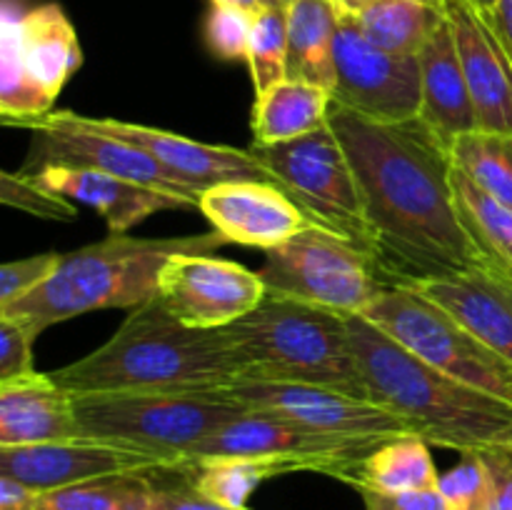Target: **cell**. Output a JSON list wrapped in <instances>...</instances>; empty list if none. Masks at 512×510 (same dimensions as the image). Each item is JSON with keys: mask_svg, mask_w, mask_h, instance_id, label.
I'll return each mask as SVG.
<instances>
[{"mask_svg": "<svg viewBox=\"0 0 512 510\" xmlns=\"http://www.w3.org/2000/svg\"><path fill=\"white\" fill-rule=\"evenodd\" d=\"M288 13V78L320 85L333 93L335 38L340 15L330 0H290Z\"/></svg>", "mask_w": 512, "mask_h": 510, "instance_id": "25", "label": "cell"}, {"mask_svg": "<svg viewBox=\"0 0 512 510\" xmlns=\"http://www.w3.org/2000/svg\"><path fill=\"white\" fill-rule=\"evenodd\" d=\"M418 63L420 85H423L418 118L448 145H453L460 135L478 130L473 98H470L448 15L423 45Z\"/></svg>", "mask_w": 512, "mask_h": 510, "instance_id": "23", "label": "cell"}, {"mask_svg": "<svg viewBox=\"0 0 512 510\" xmlns=\"http://www.w3.org/2000/svg\"><path fill=\"white\" fill-rule=\"evenodd\" d=\"M13 128H28L35 133L30 160L23 170L40 168V165H70V168H90L130 183L148 185V188L170 193L175 198L188 200L198 208L200 195L193 185L185 183L180 175L165 168L163 163L145 153L143 148L123 143L110 135H100L95 130L73 123L65 110H50L48 115L28 118L15 123Z\"/></svg>", "mask_w": 512, "mask_h": 510, "instance_id": "14", "label": "cell"}, {"mask_svg": "<svg viewBox=\"0 0 512 510\" xmlns=\"http://www.w3.org/2000/svg\"><path fill=\"white\" fill-rule=\"evenodd\" d=\"M355 20L378 48L400 58H418L445 20V8L430 0H375Z\"/></svg>", "mask_w": 512, "mask_h": 510, "instance_id": "27", "label": "cell"}, {"mask_svg": "<svg viewBox=\"0 0 512 510\" xmlns=\"http://www.w3.org/2000/svg\"><path fill=\"white\" fill-rule=\"evenodd\" d=\"M198 210L228 243L263 250L288 243L315 223L288 193L263 180L213 185L200 195Z\"/></svg>", "mask_w": 512, "mask_h": 510, "instance_id": "18", "label": "cell"}, {"mask_svg": "<svg viewBox=\"0 0 512 510\" xmlns=\"http://www.w3.org/2000/svg\"><path fill=\"white\" fill-rule=\"evenodd\" d=\"M123 473H168L160 460L138 450L90 438L38 445H0V475L20 480L40 493Z\"/></svg>", "mask_w": 512, "mask_h": 510, "instance_id": "17", "label": "cell"}, {"mask_svg": "<svg viewBox=\"0 0 512 510\" xmlns=\"http://www.w3.org/2000/svg\"><path fill=\"white\" fill-rule=\"evenodd\" d=\"M255 95L265 93L288 78V13L278 5H265L255 13L250 30L248 58Z\"/></svg>", "mask_w": 512, "mask_h": 510, "instance_id": "32", "label": "cell"}, {"mask_svg": "<svg viewBox=\"0 0 512 510\" xmlns=\"http://www.w3.org/2000/svg\"><path fill=\"white\" fill-rule=\"evenodd\" d=\"M50 375L73 395H225L248 363L225 328H188L155 295L130 310L108 343Z\"/></svg>", "mask_w": 512, "mask_h": 510, "instance_id": "2", "label": "cell"}, {"mask_svg": "<svg viewBox=\"0 0 512 510\" xmlns=\"http://www.w3.org/2000/svg\"><path fill=\"white\" fill-rule=\"evenodd\" d=\"M38 178L45 188L75 198L90 205L108 225L110 235H125L130 228L148 220L160 210H188L193 205L170 193L148 188V185L130 183L115 175L100 173L90 168H70V165H40L25 170Z\"/></svg>", "mask_w": 512, "mask_h": 510, "instance_id": "21", "label": "cell"}, {"mask_svg": "<svg viewBox=\"0 0 512 510\" xmlns=\"http://www.w3.org/2000/svg\"><path fill=\"white\" fill-rule=\"evenodd\" d=\"M328 125L353 165L370 253L390 288L485 263L460 223L450 145L423 120L378 123L333 103Z\"/></svg>", "mask_w": 512, "mask_h": 510, "instance_id": "1", "label": "cell"}, {"mask_svg": "<svg viewBox=\"0 0 512 510\" xmlns=\"http://www.w3.org/2000/svg\"><path fill=\"white\" fill-rule=\"evenodd\" d=\"M40 333L33 320L0 315V383L33 373V343Z\"/></svg>", "mask_w": 512, "mask_h": 510, "instance_id": "36", "label": "cell"}, {"mask_svg": "<svg viewBox=\"0 0 512 510\" xmlns=\"http://www.w3.org/2000/svg\"><path fill=\"white\" fill-rule=\"evenodd\" d=\"M333 93L303 80H280L265 93L255 95L253 143L278 145L298 140L328 125Z\"/></svg>", "mask_w": 512, "mask_h": 510, "instance_id": "24", "label": "cell"}, {"mask_svg": "<svg viewBox=\"0 0 512 510\" xmlns=\"http://www.w3.org/2000/svg\"><path fill=\"white\" fill-rule=\"evenodd\" d=\"M460 3L473 5V8L480 10V13H490V10L495 8V3H498V0H460Z\"/></svg>", "mask_w": 512, "mask_h": 510, "instance_id": "45", "label": "cell"}, {"mask_svg": "<svg viewBox=\"0 0 512 510\" xmlns=\"http://www.w3.org/2000/svg\"><path fill=\"white\" fill-rule=\"evenodd\" d=\"M78 435L73 393L50 373L18 375L0 383V445H38Z\"/></svg>", "mask_w": 512, "mask_h": 510, "instance_id": "22", "label": "cell"}, {"mask_svg": "<svg viewBox=\"0 0 512 510\" xmlns=\"http://www.w3.org/2000/svg\"><path fill=\"white\" fill-rule=\"evenodd\" d=\"M258 273L268 295L335 310L345 318L363 315L390 288L368 250L318 223L265 250Z\"/></svg>", "mask_w": 512, "mask_h": 510, "instance_id": "8", "label": "cell"}, {"mask_svg": "<svg viewBox=\"0 0 512 510\" xmlns=\"http://www.w3.org/2000/svg\"><path fill=\"white\" fill-rule=\"evenodd\" d=\"M453 165L512 210V133L473 130L450 145Z\"/></svg>", "mask_w": 512, "mask_h": 510, "instance_id": "31", "label": "cell"}, {"mask_svg": "<svg viewBox=\"0 0 512 510\" xmlns=\"http://www.w3.org/2000/svg\"><path fill=\"white\" fill-rule=\"evenodd\" d=\"M73 123L83 128L95 130L100 135H110L123 143L143 148L153 155L158 163L173 170L175 175L193 185L198 193L220 183H235V180H263L275 183L263 163H258L248 148H228V145H210L200 140H190L185 135L168 133V130L150 128V125L123 123L115 118H98V115H80L73 110H65Z\"/></svg>", "mask_w": 512, "mask_h": 510, "instance_id": "16", "label": "cell"}, {"mask_svg": "<svg viewBox=\"0 0 512 510\" xmlns=\"http://www.w3.org/2000/svg\"><path fill=\"white\" fill-rule=\"evenodd\" d=\"M248 363L245 378L308 383L370 398L355 360L348 318L335 310L265 295L225 328Z\"/></svg>", "mask_w": 512, "mask_h": 510, "instance_id": "5", "label": "cell"}, {"mask_svg": "<svg viewBox=\"0 0 512 510\" xmlns=\"http://www.w3.org/2000/svg\"><path fill=\"white\" fill-rule=\"evenodd\" d=\"M453 190L460 223L485 263L512 273V210L480 190L458 168L453 170Z\"/></svg>", "mask_w": 512, "mask_h": 510, "instance_id": "29", "label": "cell"}, {"mask_svg": "<svg viewBox=\"0 0 512 510\" xmlns=\"http://www.w3.org/2000/svg\"><path fill=\"white\" fill-rule=\"evenodd\" d=\"M268 295L255 270L215 255H173L158 278V298L188 328L220 330L233 325Z\"/></svg>", "mask_w": 512, "mask_h": 510, "instance_id": "15", "label": "cell"}, {"mask_svg": "<svg viewBox=\"0 0 512 510\" xmlns=\"http://www.w3.org/2000/svg\"><path fill=\"white\" fill-rule=\"evenodd\" d=\"M155 473H123L40 495L38 510H150Z\"/></svg>", "mask_w": 512, "mask_h": 510, "instance_id": "30", "label": "cell"}, {"mask_svg": "<svg viewBox=\"0 0 512 510\" xmlns=\"http://www.w3.org/2000/svg\"><path fill=\"white\" fill-rule=\"evenodd\" d=\"M40 490L0 475V510H38L40 508Z\"/></svg>", "mask_w": 512, "mask_h": 510, "instance_id": "41", "label": "cell"}, {"mask_svg": "<svg viewBox=\"0 0 512 510\" xmlns=\"http://www.w3.org/2000/svg\"><path fill=\"white\" fill-rule=\"evenodd\" d=\"M180 473L188 488L225 508H248V500L265 480L295 473L288 463L273 458H208L185 465Z\"/></svg>", "mask_w": 512, "mask_h": 510, "instance_id": "28", "label": "cell"}, {"mask_svg": "<svg viewBox=\"0 0 512 510\" xmlns=\"http://www.w3.org/2000/svg\"><path fill=\"white\" fill-rule=\"evenodd\" d=\"M438 480L430 443L420 435H400L375 445L350 475L348 485L373 493H410L438 488Z\"/></svg>", "mask_w": 512, "mask_h": 510, "instance_id": "26", "label": "cell"}, {"mask_svg": "<svg viewBox=\"0 0 512 510\" xmlns=\"http://www.w3.org/2000/svg\"><path fill=\"white\" fill-rule=\"evenodd\" d=\"M365 510H450L438 488L410 490V493H373L358 490Z\"/></svg>", "mask_w": 512, "mask_h": 510, "instance_id": "38", "label": "cell"}, {"mask_svg": "<svg viewBox=\"0 0 512 510\" xmlns=\"http://www.w3.org/2000/svg\"><path fill=\"white\" fill-rule=\"evenodd\" d=\"M80 65L78 33L58 3L23 8L18 0H3L0 118L5 125L48 115Z\"/></svg>", "mask_w": 512, "mask_h": 510, "instance_id": "7", "label": "cell"}, {"mask_svg": "<svg viewBox=\"0 0 512 510\" xmlns=\"http://www.w3.org/2000/svg\"><path fill=\"white\" fill-rule=\"evenodd\" d=\"M330 3H333L335 13H338L340 18H358V15L363 13L365 8H370L375 0H330Z\"/></svg>", "mask_w": 512, "mask_h": 510, "instance_id": "43", "label": "cell"}, {"mask_svg": "<svg viewBox=\"0 0 512 510\" xmlns=\"http://www.w3.org/2000/svg\"><path fill=\"white\" fill-rule=\"evenodd\" d=\"M225 395L248 410L278 415L305 428L345 438L390 440L415 435V430L385 405L323 385L240 378L225 390Z\"/></svg>", "mask_w": 512, "mask_h": 510, "instance_id": "12", "label": "cell"}, {"mask_svg": "<svg viewBox=\"0 0 512 510\" xmlns=\"http://www.w3.org/2000/svg\"><path fill=\"white\" fill-rule=\"evenodd\" d=\"M423 85L418 58L378 48L355 18H340L335 38L333 103L378 123L418 118Z\"/></svg>", "mask_w": 512, "mask_h": 510, "instance_id": "13", "label": "cell"}, {"mask_svg": "<svg viewBox=\"0 0 512 510\" xmlns=\"http://www.w3.org/2000/svg\"><path fill=\"white\" fill-rule=\"evenodd\" d=\"M150 510H238V508H225V505L213 503V500L203 498V495H198L195 490H190L188 485H185V488H160V485H155ZM240 510H250V508H240Z\"/></svg>", "mask_w": 512, "mask_h": 510, "instance_id": "40", "label": "cell"}, {"mask_svg": "<svg viewBox=\"0 0 512 510\" xmlns=\"http://www.w3.org/2000/svg\"><path fill=\"white\" fill-rule=\"evenodd\" d=\"M355 360L370 400L405 420L438 448L473 450L512 445V403L440 373L363 315L348 318Z\"/></svg>", "mask_w": 512, "mask_h": 510, "instance_id": "3", "label": "cell"}, {"mask_svg": "<svg viewBox=\"0 0 512 510\" xmlns=\"http://www.w3.org/2000/svg\"><path fill=\"white\" fill-rule=\"evenodd\" d=\"M80 438L120 445L183 470L185 455L245 410L228 395L95 393L73 395Z\"/></svg>", "mask_w": 512, "mask_h": 510, "instance_id": "6", "label": "cell"}, {"mask_svg": "<svg viewBox=\"0 0 512 510\" xmlns=\"http://www.w3.org/2000/svg\"><path fill=\"white\" fill-rule=\"evenodd\" d=\"M380 443L383 440L345 438L278 415L245 410L193 445L185 455V465L208 458H273L288 463L295 473L313 470L348 483L365 455Z\"/></svg>", "mask_w": 512, "mask_h": 510, "instance_id": "11", "label": "cell"}, {"mask_svg": "<svg viewBox=\"0 0 512 510\" xmlns=\"http://www.w3.org/2000/svg\"><path fill=\"white\" fill-rule=\"evenodd\" d=\"M493 478L490 510H512V445H493L480 450Z\"/></svg>", "mask_w": 512, "mask_h": 510, "instance_id": "39", "label": "cell"}, {"mask_svg": "<svg viewBox=\"0 0 512 510\" xmlns=\"http://www.w3.org/2000/svg\"><path fill=\"white\" fill-rule=\"evenodd\" d=\"M428 295L455 315L488 348L512 365V273L490 263L470 265L443 278L403 285Z\"/></svg>", "mask_w": 512, "mask_h": 510, "instance_id": "20", "label": "cell"}, {"mask_svg": "<svg viewBox=\"0 0 512 510\" xmlns=\"http://www.w3.org/2000/svg\"><path fill=\"white\" fill-rule=\"evenodd\" d=\"M438 490L443 493L450 510H490L493 500V478L483 453H463L460 463L440 475Z\"/></svg>", "mask_w": 512, "mask_h": 510, "instance_id": "34", "label": "cell"}, {"mask_svg": "<svg viewBox=\"0 0 512 510\" xmlns=\"http://www.w3.org/2000/svg\"><path fill=\"white\" fill-rule=\"evenodd\" d=\"M250 153L315 223L345 235L370 253V230L353 165L330 125L278 145H250ZM373 255V253H370Z\"/></svg>", "mask_w": 512, "mask_h": 510, "instance_id": "10", "label": "cell"}, {"mask_svg": "<svg viewBox=\"0 0 512 510\" xmlns=\"http://www.w3.org/2000/svg\"><path fill=\"white\" fill-rule=\"evenodd\" d=\"M485 18L490 20V25H493V30L498 33V38L503 40V45L512 55V0H498L493 10L485 13Z\"/></svg>", "mask_w": 512, "mask_h": 510, "instance_id": "42", "label": "cell"}, {"mask_svg": "<svg viewBox=\"0 0 512 510\" xmlns=\"http://www.w3.org/2000/svg\"><path fill=\"white\" fill-rule=\"evenodd\" d=\"M290 0H263V5H278V8H285Z\"/></svg>", "mask_w": 512, "mask_h": 510, "instance_id": "46", "label": "cell"}, {"mask_svg": "<svg viewBox=\"0 0 512 510\" xmlns=\"http://www.w3.org/2000/svg\"><path fill=\"white\" fill-rule=\"evenodd\" d=\"M430 3H443V0H430Z\"/></svg>", "mask_w": 512, "mask_h": 510, "instance_id": "47", "label": "cell"}, {"mask_svg": "<svg viewBox=\"0 0 512 510\" xmlns=\"http://www.w3.org/2000/svg\"><path fill=\"white\" fill-rule=\"evenodd\" d=\"M473 98L478 130L512 133V55L490 20L460 0H443Z\"/></svg>", "mask_w": 512, "mask_h": 510, "instance_id": "19", "label": "cell"}, {"mask_svg": "<svg viewBox=\"0 0 512 510\" xmlns=\"http://www.w3.org/2000/svg\"><path fill=\"white\" fill-rule=\"evenodd\" d=\"M215 5H235V8L250 10V13H258L260 8H265L263 0H210Z\"/></svg>", "mask_w": 512, "mask_h": 510, "instance_id": "44", "label": "cell"}, {"mask_svg": "<svg viewBox=\"0 0 512 510\" xmlns=\"http://www.w3.org/2000/svg\"><path fill=\"white\" fill-rule=\"evenodd\" d=\"M228 243L218 230L185 238H130L108 235L85 248L63 253L58 270L18 303L0 308V315L28 318L50 325L78 318L90 310L138 308L158 295V278L173 255H213Z\"/></svg>", "mask_w": 512, "mask_h": 510, "instance_id": "4", "label": "cell"}, {"mask_svg": "<svg viewBox=\"0 0 512 510\" xmlns=\"http://www.w3.org/2000/svg\"><path fill=\"white\" fill-rule=\"evenodd\" d=\"M363 318L440 373L512 403V365L428 295L385 288Z\"/></svg>", "mask_w": 512, "mask_h": 510, "instance_id": "9", "label": "cell"}, {"mask_svg": "<svg viewBox=\"0 0 512 510\" xmlns=\"http://www.w3.org/2000/svg\"><path fill=\"white\" fill-rule=\"evenodd\" d=\"M60 260H63V253H40L5 263L0 268V308L18 303L20 298L48 283L58 270Z\"/></svg>", "mask_w": 512, "mask_h": 510, "instance_id": "37", "label": "cell"}, {"mask_svg": "<svg viewBox=\"0 0 512 510\" xmlns=\"http://www.w3.org/2000/svg\"><path fill=\"white\" fill-rule=\"evenodd\" d=\"M0 200L10 208L35 215V218L63 220V223H73L78 218V208L65 195L45 188L38 178L25 170L20 173L5 170L0 175Z\"/></svg>", "mask_w": 512, "mask_h": 510, "instance_id": "33", "label": "cell"}, {"mask_svg": "<svg viewBox=\"0 0 512 510\" xmlns=\"http://www.w3.org/2000/svg\"><path fill=\"white\" fill-rule=\"evenodd\" d=\"M255 13L235 5L210 3L205 18V45L220 60H245L248 58L250 30H253Z\"/></svg>", "mask_w": 512, "mask_h": 510, "instance_id": "35", "label": "cell"}]
</instances>
